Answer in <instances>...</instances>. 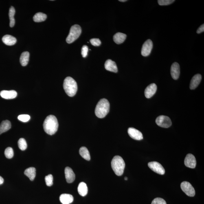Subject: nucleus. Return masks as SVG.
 I'll return each mask as SVG.
<instances>
[{
    "mask_svg": "<svg viewBox=\"0 0 204 204\" xmlns=\"http://www.w3.org/2000/svg\"><path fill=\"white\" fill-rule=\"evenodd\" d=\"M127 36L126 34L121 33H117L113 36L114 41L118 44H122L126 40Z\"/></svg>",
    "mask_w": 204,
    "mask_h": 204,
    "instance_id": "nucleus-20",
    "label": "nucleus"
},
{
    "mask_svg": "<svg viewBox=\"0 0 204 204\" xmlns=\"http://www.w3.org/2000/svg\"><path fill=\"white\" fill-rule=\"evenodd\" d=\"M11 128V124L8 120L3 121L0 124V135L6 132Z\"/></svg>",
    "mask_w": 204,
    "mask_h": 204,
    "instance_id": "nucleus-21",
    "label": "nucleus"
},
{
    "mask_svg": "<svg viewBox=\"0 0 204 204\" xmlns=\"http://www.w3.org/2000/svg\"><path fill=\"white\" fill-rule=\"evenodd\" d=\"M4 154L5 157L7 159H12L14 156L13 150L11 147H8L5 149Z\"/></svg>",
    "mask_w": 204,
    "mask_h": 204,
    "instance_id": "nucleus-29",
    "label": "nucleus"
},
{
    "mask_svg": "<svg viewBox=\"0 0 204 204\" xmlns=\"http://www.w3.org/2000/svg\"><path fill=\"white\" fill-rule=\"evenodd\" d=\"M105 68L106 70L111 72L117 73L118 68L117 64L114 61L111 60H108L105 63Z\"/></svg>",
    "mask_w": 204,
    "mask_h": 204,
    "instance_id": "nucleus-16",
    "label": "nucleus"
},
{
    "mask_svg": "<svg viewBox=\"0 0 204 204\" xmlns=\"http://www.w3.org/2000/svg\"><path fill=\"white\" fill-rule=\"evenodd\" d=\"M81 28L80 25H75L71 27L70 33L66 38V42L68 44H71L76 40L81 34Z\"/></svg>",
    "mask_w": 204,
    "mask_h": 204,
    "instance_id": "nucleus-5",
    "label": "nucleus"
},
{
    "mask_svg": "<svg viewBox=\"0 0 204 204\" xmlns=\"http://www.w3.org/2000/svg\"><path fill=\"white\" fill-rule=\"evenodd\" d=\"M89 49L87 45H84L82 47L81 49V54L83 58H86Z\"/></svg>",
    "mask_w": 204,
    "mask_h": 204,
    "instance_id": "nucleus-35",
    "label": "nucleus"
},
{
    "mask_svg": "<svg viewBox=\"0 0 204 204\" xmlns=\"http://www.w3.org/2000/svg\"><path fill=\"white\" fill-rule=\"evenodd\" d=\"M112 169L117 176L122 175L123 174L125 163L123 158L119 156H115L111 161Z\"/></svg>",
    "mask_w": 204,
    "mask_h": 204,
    "instance_id": "nucleus-4",
    "label": "nucleus"
},
{
    "mask_svg": "<svg viewBox=\"0 0 204 204\" xmlns=\"http://www.w3.org/2000/svg\"><path fill=\"white\" fill-rule=\"evenodd\" d=\"M60 199L62 204H69L72 203L74 198L71 194H64L60 196Z\"/></svg>",
    "mask_w": 204,
    "mask_h": 204,
    "instance_id": "nucleus-19",
    "label": "nucleus"
},
{
    "mask_svg": "<svg viewBox=\"0 0 204 204\" xmlns=\"http://www.w3.org/2000/svg\"><path fill=\"white\" fill-rule=\"evenodd\" d=\"M181 188L187 196L193 197L195 195L196 192L194 187L188 182H183L181 184Z\"/></svg>",
    "mask_w": 204,
    "mask_h": 204,
    "instance_id": "nucleus-7",
    "label": "nucleus"
},
{
    "mask_svg": "<svg viewBox=\"0 0 204 204\" xmlns=\"http://www.w3.org/2000/svg\"><path fill=\"white\" fill-rule=\"evenodd\" d=\"M63 87L66 94L70 97L74 96L78 90L76 81L71 77H67L64 80Z\"/></svg>",
    "mask_w": 204,
    "mask_h": 204,
    "instance_id": "nucleus-3",
    "label": "nucleus"
},
{
    "mask_svg": "<svg viewBox=\"0 0 204 204\" xmlns=\"http://www.w3.org/2000/svg\"><path fill=\"white\" fill-rule=\"evenodd\" d=\"M124 180H128V177H125L124 178Z\"/></svg>",
    "mask_w": 204,
    "mask_h": 204,
    "instance_id": "nucleus-39",
    "label": "nucleus"
},
{
    "mask_svg": "<svg viewBox=\"0 0 204 204\" xmlns=\"http://www.w3.org/2000/svg\"><path fill=\"white\" fill-rule=\"evenodd\" d=\"M30 53L28 51H25L22 53L20 58V62L21 65L25 66L28 64Z\"/></svg>",
    "mask_w": 204,
    "mask_h": 204,
    "instance_id": "nucleus-22",
    "label": "nucleus"
},
{
    "mask_svg": "<svg viewBox=\"0 0 204 204\" xmlns=\"http://www.w3.org/2000/svg\"><path fill=\"white\" fill-rule=\"evenodd\" d=\"M155 121L156 124L162 128H168L172 125L170 118L166 116H160L156 119Z\"/></svg>",
    "mask_w": 204,
    "mask_h": 204,
    "instance_id": "nucleus-6",
    "label": "nucleus"
},
{
    "mask_svg": "<svg viewBox=\"0 0 204 204\" xmlns=\"http://www.w3.org/2000/svg\"><path fill=\"white\" fill-rule=\"evenodd\" d=\"M171 75L173 79L175 80L179 78L180 74V67L179 64L177 62H174L172 64L170 69Z\"/></svg>",
    "mask_w": 204,
    "mask_h": 204,
    "instance_id": "nucleus-13",
    "label": "nucleus"
},
{
    "mask_svg": "<svg viewBox=\"0 0 204 204\" xmlns=\"http://www.w3.org/2000/svg\"><path fill=\"white\" fill-rule=\"evenodd\" d=\"M0 95L3 98L9 100L16 98L17 96V93L14 90L10 91H3L0 93Z\"/></svg>",
    "mask_w": 204,
    "mask_h": 204,
    "instance_id": "nucleus-15",
    "label": "nucleus"
},
{
    "mask_svg": "<svg viewBox=\"0 0 204 204\" xmlns=\"http://www.w3.org/2000/svg\"><path fill=\"white\" fill-rule=\"evenodd\" d=\"M151 204H167L165 200L161 198H155L152 202Z\"/></svg>",
    "mask_w": 204,
    "mask_h": 204,
    "instance_id": "nucleus-33",
    "label": "nucleus"
},
{
    "mask_svg": "<svg viewBox=\"0 0 204 204\" xmlns=\"http://www.w3.org/2000/svg\"><path fill=\"white\" fill-rule=\"evenodd\" d=\"M157 86L155 84H150L145 90V96L147 98H150L154 96L157 90Z\"/></svg>",
    "mask_w": 204,
    "mask_h": 204,
    "instance_id": "nucleus-12",
    "label": "nucleus"
},
{
    "mask_svg": "<svg viewBox=\"0 0 204 204\" xmlns=\"http://www.w3.org/2000/svg\"><path fill=\"white\" fill-rule=\"evenodd\" d=\"M2 40L3 43L7 45H14L17 42V40L15 37L8 34L3 36Z\"/></svg>",
    "mask_w": 204,
    "mask_h": 204,
    "instance_id": "nucleus-18",
    "label": "nucleus"
},
{
    "mask_svg": "<svg viewBox=\"0 0 204 204\" xmlns=\"http://www.w3.org/2000/svg\"><path fill=\"white\" fill-rule=\"evenodd\" d=\"M175 1L174 0H159L158 1V3L161 6L168 5L171 4Z\"/></svg>",
    "mask_w": 204,
    "mask_h": 204,
    "instance_id": "nucleus-31",
    "label": "nucleus"
},
{
    "mask_svg": "<svg viewBox=\"0 0 204 204\" xmlns=\"http://www.w3.org/2000/svg\"><path fill=\"white\" fill-rule=\"evenodd\" d=\"M153 48V43L151 40L148 39L143 44L141 49V54L143 56H148Z\"/></svg>",
    "mask_w": 204,
    "mask_h": 204,
    "instance_id": "nucleus-9",
    "label": "nucleus"
},
{
    "mask_svg": "<svg viewBox=\"0 0 204 204\" xmlns=\"http://www.w3.org/2000/svg\"><path fill=\"white\" fill-rule=\"evenodd\" d=\"M58 123L56 118L54 115H50L46 117L44 121L43 128L45 132L50 135H53L57 131Z\"/></svg>",
    "mask_w": 204,
    "mask_h": 204,
    "instance_id": "nucleus-1",
    "label": "nucleus"
},
{
    "mask_svg": "<svg viewBox=\"0 0 204 204\" xmlns=\"http://www.w3.org/2000/svg\"><path fill=\"white\" fill-rule=\"evenodd\" d=\"M109 102L106 99H102L99 101L95 108V115L99 118H104L109 112Z\"/></svg>",
    "mask_w": 204,
    "mask_h": 204,
    "instance_id": "nucleus-2",
    "label": "nucleus"
},
{
    "mask_svg": "<svg viewBox=\"0 0 204 204\" xmlns=\"http://www.w3.org/2000/svg\"><path fill=\"white\" fill-rule=\"evenodd\" d=\"M119 1L121 2H125L127 1L126 0H119Z\"/></svg>",
    "mask_w": 204,
    "mask_h": 204,
    "instance_id": "nucleus-38",
    "label": "nucleus"
},
{
    "mask_svg": "<svg viewBox=\"0 0 204 204\" xmlns=\"http://www.w3.org/2000/svg\"><path fill=\"white\" fill-rule=\"evenodd\" d=\"M53 176L52 175L49 174L45 177V181L47 186H51L53 185Z\"/></svg>",
    "mask_w": 204,
    "mask_h": 204,
    "instance_id": "nucleus-30",
    "label": "nucleus"
},
{
    "mask_svg": "<svg viewBox=\"0 0 204 204\" xmlns=\"http://www.w3.org/2000/svg\"><path fill=\"white\" fill-rule=\"evenodd\" d=\"M128 133L130 137L135 140H141L143 139L142 133L135 128H128Z\"/></svg>",
    "mask_w": 204,
    "mask_h": 204,
    "instance_id": "nucleus-11",
    "label": "nucleus"
},
{
    "mask_svg": "<svg viewBox=\"0 0 204 204\" xmlns=\"http://www.w3.org/2000/svg\"><path fill=\"white\" fill-rule=\"evenodd\" d=\"M4 182V180L3 179L2 177L0 176V185L2 184Z\"/></svg>",
    "mask_w": 204,
    "mask_h": 204,
    "instance_id": "nucleus-37",
    "label": "nucleus"
},
{
    "mask_svg": "<svg viewBox=\"0 0 204 204\" xmlns=\"http://www.w3.org/2000/svg\"><path fill=\"white\" fill-rule=\"evenodd\" d=\"M148 166L152 170L158 174L163 175L165 174V169L160 163L157 162H150L148 163Z\"/></svg>",
    "mask_w": 204,
    "mask_h": 204,
    "instance_id": "nucleus-8",
    "label": "nucleus"
},
{
    "mask_svg": "<svg viewBox=\"0 0 204 204\" xmlns=\"http://www.w3.org/2000/svg\"><path fill=\"white\" fill-rule=\"evenodd\" d=\"M79 153L81 157L84 159L89 161L91 160V156L89 150L85 147H82L79 150Z\"/></svg>",
    "mask_w": 204,
    "mask_h": 204,
    "instance_id": "nucleus-25",
    "label": "nucleus"
},
{
    "mask_svg": "<svg viewBox=\"0 0 204 204\" xmlns=\"http://www.w3.org/2000/svg\"><path fill=\"white\" fill-rule=\"evenodd\" d=\"M78 191L79 194L81 196H85L88 193V188L87 185L83 182L80 183L78 185Z\"/></svg>",
    "mask_w": 204,
    "mask_h": 204,
    "instance_id": "nucleus-23",
    "label": "nucleus"
},
{
    "mask_svg": "<svg viewBox=\"0 0 204 204\" xmlns=\"http://www.w3.org/2000/svg\"><path fill=\"white\" fill-rule=\"evenodd\" d=\"M36 169L34 167H30L25 170V175L29 178L31 181H33L36 176Z\"/></svg>",
    "mask_w": 204,
    "mask_h": 204,
    "instance_id": "nucleus-24",
    "label": "nucleus"
},
{
    "mask_svg": "<svg viewBox=\"0 0 204 204\" xmlns=\"http://www.w3.org/2000/svg\"><path fill=\"white\" fill-rule=\"evenodd\" d=\"M185 165L188 168L194 169L196 166V160L192 154H189L187 155L184 161Z\"/></svg>",
    "mask_w": 204,
    "mask_h": 204,
    "instance_id": "nucleus-10",
    "label": "nucleus"
},
{
    "mask_svg": "<svg viewBox=\"0 0 204 204\" xmlns=\"http://www.w3.org/2000/svg\"><path fill=\"white\" fill-rule=\"evenodd\" d=\"M47 16L46 14L43 13H37L33 18L34 21L36 23H40L45 21L47 19Z\"/></svg>",
    "mask_w": 204,
    "mask_h": 204,
    "instance_id": "nucleus-26",
    "label": "nucleus"
},
{
    "mask_svg": "<svg viewBox=\"0 0 204 204\" xmlns=\"http://www.w3.org/2000/svg\"><path fill=\"white\" fill-rule=\"evenodd\" d=\"M15 14V10L14 7H11L9 12V16L10 20V26L11 27H13L15 25V21L14 18V15Z\"/></svg>",
    "mask_w": 204,
    "mask_h": 204,
    "instance_id": "nucleus-27",
    "label": "nucleus"
},
{
    "mask_svg": "<svg viewBox=\"0 0 204 204\" xmlns=\"http://www.w3.org/2000/svg\"><path fill=\"white\" fill-rule=\"evenodd\" d=\"M90 42L92 45L94 46H99L101 44V41L100 39L97 38L92 39Z\"/></svg>",
    "mask_w": 204,
    "mask_h": 204,
    "instance_id": "nucleus-34",
    "label": "nucleus"
},
{
    "mask_svg": "<svg viewBox=\"0 0 204 204\" xmlns=\"http://www.w3.org/2000/svg\"><path fill=\"white\" fill-rule=\"evenodd\" d=\"M202 79L201 75L199 74H196L193 77L190 82V89L194 90L199 85Z\"/></svg>",
    "mask_w": 204,
    "mask_h": 204,
    "instance_id": "nucleus-17",
    "label": "nucleus"
},
{
    "mask_svg": "<svg viewBox=\"0 0 204 204\" xmlns=\"http://www.w3.org/2000/svg\"><path fill=\"white\" fill-rule=\"evenodd\" d=\"M65 174L66 181L68 183H71L74 181L75 175L72 169L69 167H66L65 169Z\"/></svg>",
    "mask_w": 204,
    "mask_h": 204,
    "instance_id": "nucleus-14",
    "label": "nucleus"
},
{
    "mask_svg": "<svg viewBox=\"0 0 204 204\" xmlns=\"http://www.w3.org/2000/svg\"><path fill=\"white\" fill-rule=\"evenodd\" d=\"M30 118V116L28 115H21L18 117V119L19 120L23 122H27Z\"/></svg>",
    "mask_w": 204,
    "mask_h": 204,
    "instance_id": "nucleus-32",
    "label": "nucleus"
},
{
    "mask_svg": "<svg viewBox=\"0 0 204 204\" xmlns=\"http://www.w3.org/2000/svg\"><path fill=\"white\" fill-rule=\"evenodd\" d=\"M204 24H203L198 29L196 33L198 34H201V33L204 32Z\"/></svg>",
    "mask_w": 204,
    "mask_h": 204,
    "instance_id": "nucleus-36",
    "label": "nucleus"
},
{
    "mask_svg": "<svg viewBox=\"0 0 204 204\" xmlns=\"http://www.w3.org/2000/svg\"><path fill=\"white\" fill-rule=\"evenodd\" d=\"M18 145L19 148L22 150H24L27 149V143L25 139H20L18 141Z\"/></svg>",
    "mask_w": 204,
    "mask_h": 204,
    "instance_id": "nucleus-28",
    "label": "nucleus"
}]
</instances>
